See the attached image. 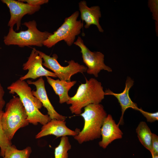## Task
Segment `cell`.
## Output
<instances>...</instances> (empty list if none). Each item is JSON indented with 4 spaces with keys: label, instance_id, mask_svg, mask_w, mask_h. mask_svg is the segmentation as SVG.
I'll use <instances>...</instances> for the list:
<instances>
[{
    "label": "cell",
    "instance_id": "cell-16",
    "mask_svg": "<svg viewBox=\"0 0 158 158\" xmlns=\"http://www.w3.org/2000/svg\"><path fill=\"white\" fill-rule=\"evenodd\" d=\"M46 77L48 83L52 87L55 93L59 96V103H66L70 98L68 95V92L77 81H66L59 79L55 80L50 77Z\"/></svg>",
    "mask_w": 158,
    "mask_h": 158
},
{
    "label": "cell",
    "instance_id": "cell-27",
    "mask_svg": "<svg viewBox=\"0 0 158 158\" xmlns=\"http://www.w3.org/2000/svg\"></svg>",
    "mask_w": 158,
    "mask_h": 158
},
{
    "label": "cell",
    "instance_id": "cell-5",
    "mask_svg": "<svg viewBox=\"0 0 158 158\" xmlns=\"http://www.w3.org/2000/svg\"><path fill=\"white\" fill-rule=\"evenodd\" d=\"M23 25L28 28L27 30L16 32L13 28H10L8 34L4 37L5 45H16L20 47L32 46L42 47L45 41L52 34L39 30L34 20L25 22Z\"/></svg>",
    "mask_w": 158,
    "mask_h": 158
},
{
    "label": "cell",
    "instance_id": "cell-3",
    "mask_svg": "<svg viewBox=\"0 0 158 158\" xmlns=\"http://www.w3.org/2000/svg\"><path fill=\"white\" fill-rule=\"evenodd\" d=\"M84 108V112L80 114L84 120L83 127L74 136L80 144L100 137L101 128L107 116L103 106L100 104H90Z\"/></svg>",
    "mask_w": 158,
    "mask_h": 158
},
{
    "label": "cell",
    "instance_id": "cell-6",
    "mask_svg": "<svg viewBox=\"0 0 158 158\" xmlns=\"http://www.w3.org/2000/svg\"><path fill=\"white\" fill-rule=\"evenodd\" d=\"M79 15V11H76L65 18L61 25L45 41L43 46L50 48L62 40L68 46L74 44L76 37L80 34L83 27L81 20H78Z\"/></svg>",
    "mask_w": 158,
    "mask_h": 158
},
{
    "label": "cell",
    "instance_id": "cell-22",
    "mask_svg": "<svg viewBox=\"0 0 158 158\" xmlns=\"http://www.w3.org/2000/svg\"><path fill=\"white\" fill-rule=\"evenodd\" d=\"M158 2L157 0H150L148 1V6L152 13L153 18L156 22V25L158 22Z\"/></svg>",
    "mask_w": 158,
    "mask_h": 158
},
{
    "label": "cell",
    "instance_id": "cell-25",
    "mask_svg": "<svg viewBox=\"0 0 158 158\" xmlns=\"http://www.w3.org/2000/svg\"><path fill=\"white\" fill-rule=\"evenodd\" d=\"M4 92V88L0 83V112L3 111L2 109L5 104L3 98Z\"/></svg>",
    "mask_w": 158,
    "mask_h": 158
},
{
    "label": "cell",
    "instance_id": "cell-26",
    "mask_svg": "<svg viewBox=\"0 0 158 158\" xmlns=\"http://www.w3.org/2000/svg\"><path fill=\"white\" fill-rule=\"evenodd\" d=\"M152 158H158V155H154L152 157Z\"/></svg>",
    "mask_w": 158,
    "mask_h": 158
},
{
    "label": "cell",
    "instance_id": "cell-20",
    "mask_svg": "<svg viewBox=\"0 0 158 158\" xmlns=\"http://www.w3.org/2000/svg\"><path fill=\"white\" fill-rule=\"evenodd\" d=\"M3 112V111L0 112V155L2 157L7 147L12 144L11 141L6 137L2 127L1 119Z\"/></svg>",
    "mask_w": 158,
    "mask_h": 158
},
{
    "label": "cell",
    "instance_id": "cell-24",
    "mask_svg": "<svg viewBox=\"0 0 158 158\" xmlns=\"http://www.w3.org/2000/svg\"><path fill=\"white\" fill-rule=\"evenodd\" d=\"M23 2H26L27 3L35 6H40L43 4L48 3V0H19Z\"/></svg>",
    "mask_w": 158,
    "mask_h": 158
},
{
    "label": "cell",
    "instance_id": "cell-21",
    "mask_svg": "<svg viewBox=\"0 0 158 158\" xmlns=\"http://www.w3.org/2000/svg\"><path fill=\"white\" fill-rule=\"evenodd\" d=\"M138 111L146 118L147 122L152 123L158 120V112L150 113L144 111L141 108H139Z\"/></svg>",
    "mask_w": 158,
    "mask_h": 158
},
{
    "label": "cell",
    "instance_id": "cell-18",
    "mask_svg": "<svg viewBox=\"0 0 158 158\" xmlns=\"http://www.w3.org/2000/svg\"><path fill=\"white\" fill-rule=\"evenodd\" d=\"M32 151L30 147L19 150L15 145L12 144L7 147L3 158H29Z\"/></svg>",
    "mask_w": 158,
    "mask_h": 158
},
{
    "label": "cell",
    "instance_id": "cell-10",
    "mask_svg": "<svg viewBox=\"0 0 158 158\" xmlns=\"http://www.w3.org/2000/svg\"><path fill=\"white\" fill-rule=\"evenodd\" d=\"M42 60V57L37 50L35 48H33L27 61L23 65V69L28 70V72L19 79L22 80L29 78L35 79L43 76L57 77L54 73L43 67Z\"/></svg>",
    "mask_w": 158,
    "mask_h": 158
},
{
    "label": "cell",
    "instance_id": "cell-13",
    "mask_svg": "<svg viewBox=\"0 0 158 158\" xmlns=\"http://www.w3.org/2000/svg\"><path fill=\"white\" fill-rule=\"evenodd\" d=\"M78 131L77 129L74 131L67 127L65 121L53 119L43 125L35 138L38 139L51 135L55 136L56 138L67 135L74 136L78 134Z\"/></svg>",
    "mask_w": 158,
    "mask_h": 158
},
{
    "label": "cell",
    "instance_id": "cell-7",
    "mask_svg": "<svg viewBox=\"0 0 158 158\" xmlns=\"http://www.w3.org/2000/svg\"><path fill=\"white\" fill-rule=\"evenodd\" d=\"M37 51L44 61L43 66L52 71L60 80L71 81V77L73 75L78 73L86 72V66L74 60L67 61L68 65L63 66L58 62V56L56 54H54L51 57L39 50Z\"/></svg>",
    "mask_w": 158,
    "mask_h": 158
},
{
    "label": "cell",
    "instance_id": "cell-8",
    "mask_svg": "<svg viewBox=\"0 0 158 158\" xmlns=\"http://www.w3.org/2000/svg\"><path fill=\"white\" fill-rule=\"evenodd\" d=\"M74 44L80 49L83 62L87 68V73L93 75L96 77L101 70H104L109 72L112 71V69L104 63V55L100 51H91L85 44L82 38L78 36Z\"/></svg>",
    "mask_w": 158,
    "mask_h": 158
},
{
    "label": "cell",
    "instance_id": "cell-1",
    "mask_svg": "<svg viewBox=\"0 0 158 158\" xmlns=\"http://www.w3.org/2000/svg\"><path fill=\"white\" fill-rule=\"evenodd\" d=\"M9 93L16 94L20 98L26 111L27 119L30 123L42 125L51 119L48 114L42 113L39 109L42 107L41 102L32 93L31 88L25 80L19 79L7 87Z\"/></svg>",
    "mask_w": 158,
    "mask_h": 158
},
{
    "label": "cell",
    "instance_id": "cell-23",
    "mask_svg": "<svg viewBox=\"0 0 158 158\" xmlns=\"http://www.w3.org/2000/svg\"><path fill=\"white\" fill-rule=\"evenodd\" d=\"M152 157L154 155H158V136L153 133H152Z\"/></svg>",
    "mask_w": 158,
    "mask_h": 158
},
{
    "label": "cell",
    "instance_id": "cell-19",
    "mask_svg": "<svg viewBox=\"0 0 158 158\" xmlns=\"http://www.w3.org/2000/svg\"><path fill=\"white\" fill-rule=\"evenodd\" d=\"M71 148L68 137H62L59 144L55 149L54 158H68V152Z\"/></svg>",
    "mask_w": 158,
    "mask_h": 158
},
{
    "label": "cell",
    "instance_id": "cell-17",
    "mask_svg": "<svg viewBox=\"0 0 158 158\" xmlns=\"http://www.w3.org/2000/svg\"><path fill=\"white\" fill-rule=\"evenodd\" d=\"M136 132L140 142L152 154L153 133L147 123L145 121L140 122L136 129Z\"/></svg>",
    "mask_w": 158,
    "mask_h": 158
},
{
    "label": "cell",
    "instance_id": "cell-9",
    "mask_svg": "<svg viewBox=\"0 0 158 158\" xmlns=\"http://www.w3.org/2000/svg\"><path fill=\"white\" fill-rule=\"evenodd\" d=\"M1 1L9 9L10 18L8 25L10 28H13L16 25L17 30L21 26V20L24 16L32 15L38 11L41 8L40 6H32L19 0H1Z\"/></svg>",
    "mask_w": 158,
    "mask_h": 158
},
{
    "label": "cell",
    "instance_id": "cell-15",
    "mask_svg": "<svg viewBox=\"0 0 158 158\" xmlns=\"http://www.w3.org/2000/svg\"><path fill=\"white\" fill-rule=\"evenodd\" d=\"M78 7L81 19L85 23L84 28L87 29L91 25H95L99 32H103L104 30L99 23V18L101 17L100 7L95 6L89 7L85 0L79 2Z\"/></svg>",
    "mask_w": 158,
    "mask_h": 158
},
{
    "label": "cell",
    "instance_id": "cell-12",
    "mask_svg": "<svg viewBox=\"0 0 158 158\" xmlns=\"http://www.w3.org/2000/svg\"><path fill=\"white\" fill-rule=\"evenodd\" d=\"M101 140L99 142L100 147L105 149L113 141L122 138L123 133L110 114L104 119L101 129Z\"/></svg>",
    "mask_w": 158,
    "mask_h": 158
},
{
    "label": "cell",
    "instance_id": "cell-14",
    "mask_svg": "<svg viewBox=\"0 0 158 158\" xmlns=\"http://www.w3.org/2000/svg\"><path fill=\"white\" fill-rule=\"evenodd\" d=\"M134 83L133 80L130 77H128L125 83V88L122 92L116 93L109 89L107 90L104 92L105 95H110L115 96L118 99L121 107V115L118 123L119 125L123 124V115L127 109L131 108L137 111H138L139 109L137 104L131 100L129 95V90L133 85Z\"/></svg>",
    "mask_w": 158,
    "mask_h": 158
},
{
    "label": "cell",
    "instance_id": "cell-4",
    "mask_svg": "<svg viewBox=\"0 0 158 158\" xmlns=\"http://www.w3.org/2000/svg\"><path fill=\"white\" fill-rule=\"evenodd\" d=\"M1 123L6 137L11 141L19 129L28 125L26 111L19 97H13L6 104Z\"/></svg>",
    "mask_w": 158,
    "mask_h": 158
},
{
    "label": "cell",
    "instance_id": "cell-2",
    "mask_svg": "<svg viewBox=\"0 0 158 158\" xmlns=\"http://www.w3.org/2000/svg\"><path fill=\"white\" fill-rule=\"evenodd\" d=\"M80 85L75 94L66 102L71 104L72 114L80 115L82 109L90 104H99L104 98L105 93L101 82L94 78L88 80Z\"/></svg>",
    "mask_w": 158,
    "mask_h": 158
},
{
    "label": "cell",
    "instance_id": "cell-11",
    "mask_svg": "<svg viewBox=\"0 0 158 158\" xmlns=\"http://www.w3.org/2000/svg\"><path fill=\"white\" fill-rule=\"evenodd\" d=\"M27 83L28 84H32L35 86L36 90L32 91V93L41 102L42 106L46 108L48 115L51 119L65 121L66 117L58 113L49 101L45 89L44 81L42 77L35 81L28 80Z\"/></svg>",
    "mask_w": 158,
    "mask_h": 158
}]
</instances>
